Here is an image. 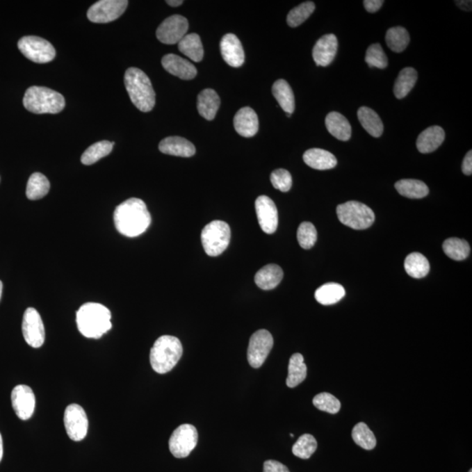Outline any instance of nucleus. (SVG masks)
<instances>
[{
    "label": "nucleus",
    "instance_id": "1",
    "mask_svg": "<svg viewBox=\"0 0 472 472\" xmlns=\"http://www.w3.org/2000/svg\"><path fill=\"white\" fill-rule=\"evenodd\" d=\"M115 229L127 237H137L151 225L152 217L146 204L140 199L125 200L115 209Z\"/></svg>",
    "mask_w": 472,
    "mask_h": 472
},
{
    "label": "nucleus",
    "instance_id": "2",
    "mask_svg": "<svg viewBox=\"0 0 472 472\" xmlns=\"http://www.w3.org/2000/svg\"><path fill=\"white\" fill-rule=\"evenodd\" d=\"M111 314L104 305L87 303L81 305L76 314L78 330L84 337L100 339L112 327Z\"/></svg>",
    "mask_w": 472,
    "mask_h": 472
},
{
    "label": "nucleus",
    "instance_id": "3",
    "mask_svg": "<svg viewBox=\"0 0 472 472\" xmlns=\"http://www.w3.org/2000/svg\"><path fill=\"white\" fill-rule=\"evenodd\" d=\"M124 84L132 104L143 112L152 111L155 106L156 94L151 80L137 67H130L124 74Z\"/></svg>",
    "mask_w": 472,
    "mask_h": 472
},
{
    "label": "nucleus",
    "instance_id": "4",
    "mask_svg": "<svg viewBox=\"0 0 472 472\" xmlns=\"http://www.w3.org/2000/svg\"><path fill=\"white\" fill-rule=\"evenodd\" d=\"M182 355L183 346L178 338L170 335L161 336L151 349L152 368L156 373L164 375L178 364Z\"/></svg>",
    "mask_w": 472,
    "mask_h": 472
},
{
    "label": "nucleus",
    "instance_id": "5",
    "mask_svg": "<svg viewBox=\"0 0 472 472\" xmlns=\"http://www.w3.org/2000/svg\"><path fill=\"white\" fill-rule=\"evenodd\" d=\"M24 107L35 114H57L65 108V98L51 88L33 86L26 91Z\"/></svg>",
    "mask_w": 472,
    "mask_h": 472
},
{
    "label": "nucleus",
    "instance_id": "6",
    "mask_svg": "<svg viewBox=\"0 0 472 472\" xmlns=\"http://www.w3.org/2000/svg\"><path fill=\"white\" fill-rule=\"evenodd\" d=\"M230 239V227L222 220H213L204 227L202 232L204 250L209 257L222 254L229 247Z\"/></svg>",
    "mask_w": 472,
    "mask_h": 472
},
{
    "label": "nucleus",
    "instance_id": "7",
    "mask_svg": "<svg viewBox=\"0 0 472 472\" xmlns=\"http://www.w3.org/2000/svg\"><path fill=\"white\" fill-rule=\"evenodd\" d=\"M339 222L352 229H368L375 220V213L365 204L358 202H348L337 208Z\"/></svg>",
    "mask_w": 472,
    "mask_h": 472
},
{
    "label": "nucleus",
    "instance_id": "8",
    "mask_svg": "<svg viewBox=\"0 0 472 472\" xmlns=\"http://www.w3.org/2000/svg\"><path fill=\"white\" fill-rule=\"evenodd\" d=\"M18 47L24 56L36 63L52 62L56 54L52 44L37 36L23 37L19 40Z\"/></svg>",
    "mask_w": 472,
    "mask_h": 472
},
{
    "label": "nucleus",
    "instance_id": "9",
    "mask_svg": "<svg viewBox=\"0 0 472 472\" xmlns=\"http://www.w3.org/2000/svg\"><path fill=\"white\" fill-rule=\"evenodd\" d=\"M198 431L191 424H182L173 431L169 440V449L177 458L188 457L198 443Z\"/></svg>",
    "mask_w": 472,
    "mask_h": 472
},
{
    "label": "nucleus",
    "instance_id": "10",
    "mask_svg": "<svg viewBox=\"0 0 472 472\" xmlns=\"http://www.w3.org/2000/svg\"><path fill=\"white\" fill-rule=\"evenodd\" d=\"M128 4L127 0H101L88 10V19L100 24L114 22L124 15Z\"/></svg>",
    "mask_w": 472,
    "mask_h": 472
},
{
    "label": "nucleus",
    "instance_id": "11",
    "mask_svg": "<svg viewBox=\"0 0 472 472\" xmlns=\"http://www.w3.org/2000/svg\"><path fill=\"white\" fill-rule=\"evenodd\" d=\"M274 345L270 332L259 330L251 336L247 348V361L253 368H259L263 365Z\"/></svg>",
    "mask_w": 472,
    "mask_h": 472
},
{
    "label": "nucleus",
    "instance_id": "12",
    "mask_svg": "<svg viewBox=\"0 0 472 472\" xmlns=\"http://www.w3.org/2000/svg\"><path fill=\"white\" fill-rule=\"evenodd\" d=\"M23 337L33 348H40L45 342V327L42 317L35 308H27L23 316Z\"/></svg>",
    "mask_w": 472,
    "mask_h": 472
},
{
    "label": "nucleus",
    "instance_id": "13",
    "mask_svg": "<svg viewBox=\"0 0 472 472\" xmlns=\"http://www.w3.org/2000/svg\"><path fill=\"white\" fill-rule=\"evenodd\" d=\"M64 425L71 440L79 441L86 437L88 420L83 407L70 404L64 413Z\"/></svg>",
    "mask_w": 472,
    "mask_h": 472
},
{
    "label": "nucleus",
    "instance_id": "14",
    "mask_svg": "<svg viewBox=\"0 0 472 472\" xmlns=\"http://www.w3.org/2000/svg\"><path fill=\"white\" fill-rule=\"evenodd\" d=\"M188 27V22L185 17L172 15L159 25L156 35L159 42L166 45H173L184 38Z\"/></svg>",
    "mask_w": 472,
    "mask_h": 472
},
{
    "label": "nucleus",
    "instance_id": "15",
    "mask_svg": "<svg viewBox=\"0 0 472 472\" xmlns=\"http://www.w3.org/2000/svg\"><path fill=\"white\" fill-rule=\"evenodd\" d=\"M12 405L20 420L31 418L35 409V396L33 389L26 385H18L13 389Z\"/></svg>",
    "mask_w": 472,
    "mask_h": 472
},
{
    "label": "nucleus",
    "instance_id": "16",
    "mask_svg": "<svg viewBox=\"0 0 472 472\" xmlns=\"http://www.w3.org/2000/svg\"><path fill=\"white\" fill-rule=\"evenodd\" d=\"M256 211L261 230L268 234L276 232L278 226V212L273 200L265 195L258 197L256 200Z\"/></svg>",
    "mask_w": 472,
    "mask_h": 472
},
{
    "label": "nucleus",
    "instance_id": "17",
    "mask_svg": "<svg viewBox=\"0 0 472 472\" xmlns=\"http://www.w3.org/2000/svg\"><path fill=\"white\" fill-rule=\"evenodd\" d=\"M338 51V39L334 35H325L316 42L312 56L318 66L327 67L334 60Z\"/></svg>",
    "mask_w": 472,
    "mask_h": 472
},
{
    "label": "nucleus",
    "instance_id": "18",
    "mask_svg": "<svg viewBox=\"0 0 472 472\" xmlns=\"http://www.w3.org/2000/svg\"><path fill=\"white\" fill-rule=\"evenodd\" d=\"M220 52L224 60L233 67H239L243 65L245 60V54L240 40L233 33H227L224 35L220 42Z\"/></svg>",
    "mask_w": 472,
    "mask_h": 472
},
{
    "label": "nucleus",
    "instance_id": "19",
    "mask_svg": "<svg viewBox=\"0 0 472 472\" xmlns=\"http://www.w3.org/2000/svg\"><path fill=\"white\" fill-rule=\"evenodd\" d=\"M162 66L168 73L182 80H192L197 76L195 65L177 54H169L163 57Z\"/></svg>",
    "mask_w": 472,
    "mask_h": 472
},
{
    "label": "nucleus",
    "instance_id": "20",
    "mask_svg": "<svg viewBox=\"0 0 472 472\" xmlns=\"http://www.w3.org/2000/svg\"><path fill=\"white\" fill-rule=\"evenodd\" d=\"M234 127L237 133L243 137H254L259 129V120L256 112L250 107L241 108L234 115Z\"/></svg>",
    "mask_w": 472,
    "mask_h": 472
},
{
    "label": "nucleus",
    "instance_id": "21",
    "mask_svg": "<svg viewBox=\"0 0 472 472\" xmlns=\"http://www.w3.org/2000/svg\"><path fill=\"white\" fill-rule=\"evenodd\" d=\"M159 151L162 154L178 156V157L190 158L195 154V145L188 139L181 137H168L159 143Z\"/></svg>",
    "mask_w": 472,
    "mask_h": 472
},
{
    "label": "nucleus",
    "instance_id": "22",
    "mask_svg": "<svg viewBox=\"0 0 472 472\" xmlns=\"http://www.w3.org/2000/svg\"><path fill=\"white\" fill-rule=\"evenodd\" d=\"M446 138V132L440 127H431L424 130L417 138L416 146L421 154H430L440 147Z\"/></svg>",
    "mask_w": 472,
    "mask_h": 472
},
{
    "label": "nucleus",
    "instance_id": "23",
    "mask_svg": "<svg viewBox=\"0 0 472 472\" xmlns=\"http://www.w3.org/2000/svg\"><path fill=\"white\" fill-rule=\"evenodd\" d=\"M303 158L308 166L320 171L334 168L338 163L334 154L318 148L310 149L305 152Z\"/></svg>",
    "mask_w": 472,
    "mask_h": 472
},
{
    "label": "nucleus",
    "instance_id": "24",
    "mask_svg": "<svg viewBox=\"0 0 472 472\" xmlns=\"http://www.w3.org/2000/svg\"><path fill=\"white\" fill-rule=\"evenodd\" d=\"M284 277L283 270L277 264H268L257 271L254 282L257 286L264 291L273 290L281 283Z\"/></svg>",
    "mask_w": 472,
    "mask_h": 472
},
{
    "label": "nucleus",
    "instance_id": "25",
    "mask_svg": "<svg viewBox=\"0 0 472 472\" xmlns=\"http://www.w3.org/2000/svg\"><path fill=\"white\" fill-rule=\"evenodd\" d=\"M329 133L341 141H348L352 136V127L344 115L339 112L332 111L325 118Z\"/></svg>",
    "mask_w": 472,
    "mask_h": 472
},
{
    "label": "nucleus",
    "instance_id": "26",
    "mask_svg": "<svg viewBox=\"0 0 472 472\" xmlns=\"http://www.w3.org/2000/svg\"><path fill=\"white\" fill-rule=\"evenodd\" d=\"M220 105L218 94L211 88H206L200 93L197 108L200 115L206 120H213L215 117Z\"/></svg>",
    "mask_w": 472,
    "mask_h": 472
},
{
    "label": "nucleus",
    "instance_id": "27",
    "mask_svg": "<svg viewBox=\"0 0 472 472\" xmlns=\"http://www.w3.org/2000/svg\"><path fill=\"white\" fill-rule=\"evenodd\" d=\"M307 376V366L301 353H294L290 359L286 384L288 388H296Z\"/></svg>",
    "mask_w": 472,
    "mask_h": 472
},
{
    "label": "nucleus",
    "instance_id": "28",
    "mask_svg": "<svg viewBox=\"0 0 472 472\" xmlns=\"http://www.w3.org/2000/svg\"><path fill=\"white\" fill-rule=\"evenodd\" d=\"M358 118L359 122L373 138H380L383 133L384 127L379 115L372 108L368 107H361L358 111Z\"/></svg>",
    "mask_w": 472,
    "mask_h": 472
},
{
    "label": "nucleus",
    "instance_id": "29",
    "mask_svg": "<svg viewBox=\"0 0 472 472\" xmlns=\"http://www.w3.org/2000/svg\"><path fill=\"white\" fill-rule=\"evenodd\" d=\"M272 93L278 104L287 114L295 111V97L290 84L283 79L277 80L273 84Z\"/></svg>",
    "mask_w": 472,
    "mask_h": 472
},
{
    "label": "nucleus",
    "instance_id": "30",
    "mask_svg": "<svg viewBox=\"0 0 472 472\" xmlns=\"http://www.w3.org/2000/svg\"><path fill=\"white\" fill-rule=\"evenodd\" d=\"M345 291L341 284L329 283L322 285L315 291L316 300L323 305H332L345 297Z\"/></svg>",
    "mask_w": 472,
    "mask_h": 472
},
{
    "label": "nucleus",
    "instance_id": "31",
    "mask_svg": "<svg viewBox=\"0 0 472 472\" xmlns=\"http://www.w3.org/2000/svg\"><path fill=\"white\" fill-rule=\"evenodd\" d=\"M418 78L417 71L413 67H406L400 71L393 86V93L398 99H402L412 90Z\"/></svg>",
    "mask_w": 472,
    "mask_h": 472
},
{
    "label": "nucleus",
    "instance_id": "32",
    "mask_svg": "<svg viewBox=\"0 0 472 472\" xmlns=\"http://www.w3.org/2000/svg\"><path fill=\"white\" fill-rule=\"evenodd\" d=\"M179 50L195 63L202 62L204 49L200 37L197 33L186 35L179 43Z\"/></svg>",
    "mask_w": 472,
    "mask_h": 472
},
{
    "label": "nucleus",
    "instance_id": "33",
    "mask_svg": "<svg viewBox=\"0 0 472 472\" xmlns=\"http://www.w3.org/2000/svg\"><path fill=\"white\" fill-rule=\"evenodd\" d=\"M396 188L400 195L409 199H422L429 195L425 183L417 179H402L396 183Z\"/></svg>",
    "mask_w": 472,
    "mask_h": 472
},
{
    "label": "nucleus",
    "instance_id": "34",
    "mask_svg": "<svg viewBox=\"0 0 472 472\" xmlns=\"http://www.w3.org/2000/svg\"><path fill=\"white\" fill-rule=\"evenodd\" d=\"M406 272L411 277L423 278L430 272V266L429 261L423 254L420 253H411L406 257L404 263Z\"/></svg>",
    "mask_w": 472,
    "mask_h": 472
},
{
    "label": "nucleus",
    "instance_id": "35",
    "mask_svg": "<svg viewBox=\"0 0 472 472\" xmlns=\"http://www.w3.org/2000/svg\"><path fill=\"white\" fill-rule=\"evenodd\" d=\"M49 189L50 183L45 175L40 172L33 173L27 182V199L31 200L42 199L49 193Z\"/></svg>",
    "mask_w": 472,
    "mask_h": 472
},
{
    "label": "nucleus",
    "instance_id": "36",
    "mask_svg": "<svg viewBox=\"0 0 472 472\" xmlns=\"http://www.w3.org/2000/svg\"><path fill=\"white\" fill-rule=\"evenodd\" d=\"M115 143L100 141L90 146L81 156V161L85 165H91L99 161L101 158L106 157L113 149Z\"/></svg>",
    "mask_w": 472,
    "mask_h": 472
},
{
    "label": "nucleus",
    "instance_id": "37",
    "mask_svg": "<svg viewBox=\"0 0 472 472\" xmlns=\"http://www.w3.org/2000/svg\"><path fill=\"white\" fill-rule=\"evenodd\" d=\"M410 37L409 33L402 26H395L388 30L386 35V42L390 49L396 53H402L409 46Z\"/></svg>",
    "mask_w": 472,
    "mask_h": 472
},
{
    "label": "nucleus",
    "instance_id": "38",
    "mask_svg": "<svg viewBox=\"0 0 472 472\" xmlns=\"http://www.w3.org/2000/svg\"><path fill=\"white\" fill-rule=\"evenodd\" d=\"M352 437L355 443L362 449L371 450L376 446V437L364 423L356 424L352 429Z\"/></svg>",
    "mask_w": 472,
    "mask_h": 472
},
{
    "label": "nucleus",
    "instance_id": "39",
    "mask_svg": "<svg viewBox=\"0 0 472 472\" xmlns=\"http://www.w3.org/2000/svg\"><path fill=\"white\" fill-rule=\"evenodd\" d=\"M444 253L455 261L466 259L470 254V245L466 241L459 238L447 239L443 244Z\"/></svg>",
    "mask_w": 472,
    "mask_h": 472
},
{
    "label": "nucleus",
    "instance_id": "40",
    "mask_svg": "<svg viewBox=\"0 0 472 472\" xmlns=\"http://www.w3.org/2000/svg\"><path fill=\"white\" fill-rule=\"evenodd\" d=\"M318 443L315 437L310 434H304L292 447V453L301 459H309L317 450Z\"/></svg>",
    "mask_w": 472,
    "mask_h": 472
},
{
    "label": "nucleus",
    "instance_id": "41",
    "mask_svg": "<svg viewBox=\"0 0 472 472\" xmlns=\"http://www.w3.org/2000/svg\"><path fill=\"white\" fill-rule=\"evenodd\" d=\"M315 4L314 2L307 1L302 3L301 5L291 10L287 16V23L291 27H297L303 24L308 19L315 11Z\"/></svg>",
    "mask_w": 472,
    "mask_h": 472
},
{
    "label": "nucleus",
    "instance_id": "42",
    "mask_svg": "<svg viewBox=\"0 0 472 472\" xmlns=\"http://www.w3.org/2000/svg\"><path fill=\"white\" fill-rule=\"evenodd\" d=\"M365 60L370 67H378L380 70L386 69L389 64L388 57L378 43L373 44L368 47Z\"/></svg>",
    "mask_w": 472,
    "mask_h": 472
},
{
    "label": "nucleus",
    "instance_id": "43",
    "mask_svg": "<svg viewBox=\"0 0 472 472\" xmlns=\"http://www.w3.org/2000/svg\"><path fill=\"white\" fill-rule=\"evenodd\" d=\"M317 230L314 224L305 222L298 229V241L304 250H310L317 242Z\"/></svg>",
    "mask_w": 472,
    "mask_h": 472
},
{
    "label": "nucleus",
    "instance_id": "44",
    "mask_svg": "<svg viewBox=\"0 0 472 472\" xmlns=\"http://www.w3.org/2000/svg\"><path fill=\"white\" fill-rule=\"evenodd\" d=\"M312 402L318 409L329 414H337L341 407L339 399L329 393H318L314 397Z\"/></svg>",
    "mask_w": 472,
    "mask_h": 472
},
{
    "label": "nucleus",
    "instance_id": "45",
    "mask_svg": "<svg viewBox=\"0 0 472 472\" xmlns=\"http://www.w3.org/2000/svg\"><path fill=\"white\" fill-rule=\"evenodd\" d=\"M270 181L275 188L280 190L281 192L286 193L290 191L292 186V177L291 173L284 169H277L271 173Z\"/></svg>",
    "mask_w": 472,
    "mask_h": 472
},
{
    "label": "nucleus",
    "instance_id": "46",
    "mask_svg": "<svg viewBox=\"0 0 472 472\" xmlns=\"http://www.w3.org/2000/svg\"><path fill=\"white\" fill-rule=\"evenodd\" d=\"M263 472H291L287 466L276 460H267L263 464Z\"/></svg>",
    "mask_w": 472,
    "mask_h": 472
},
{
    "label": "nucleus",
    "instance_id": "47",
    "mask_svg": "<svg viewBox=\"0 0 472 472\" xmlns=\"http://www.w3.org/2000/svg\"><path fill=\"white\" fill-rule=\"evenodd\" d=\"M383 3H384L383 0H365L363 5H364L366 11L373 13L378 11L382 8Z\"/></svg>",
    "mask_w": 472,
    "mask_h": 472
},
{
    "label": "nucleus",
    "instance_id": "48",
    "mask_svg": "<svg viewBox=\"0 0 472 472\" xmlns=\"http://www.w3.org/2000/svg\"><path fill=\"white\" fill-rule=\"evenodd\" d=\"M462 171L465 175L470 176L472 173V152L469 151L463 161Z\"/></svg>",
    "mask_w": 472,
    "mask_h": 472
},
{
    "label": "nucleus",
    "instance_id": "49",
    "mask_svg": "<svg viewBox=\"0 0 472 472\" xmlns=\"http://www.w3.org/2000/svg\"><path fill=\"white\" fill-rule=\"evenodd\" d=\"M456 4L464 11H471V1H456Z\"/></svg>",
    "mask_w": 472,
    "mask_h": 472
},
{
    "label": "nucleus",
    "instance_id": "50",
    "mask_svg": "<svg viewBox=\"0 0 472 472\" xmlns=\"http://www.w3.org/2000/svg\"><path fill=\"white\" fill-rule=\"evenodd\" d=\"M169 6H173V8H176V6H179L183 4L182 0H168L166 1Z\"/></svg>",
    "mask_w": 472,
    "mask_h": 472
},
{
    "label": "nucleus",
    "instance_id": "51",
    "mask_svg": "<svg viewBox=\"0 0 472 472\" xmlns=\"http://www.w3.org/2000/svg\"><path fill=\"white\" fill-rule=\"evenodd\" d=\"M3 453H4V449H3V439L1 434H0V462H1L3 458Z\"/></svg>",
    "mask_w": 472,
    "mask_h": 472
},
{
    "label": "nucleus",
    "instance_id": "52",
    "mask_svg": "<svg viewBox=\"0 0 472 472\" xmlns=\"http://www.w3.org/2000/svg\"><path fill=\"white\" fill-rule=\"evenodd\" d=\"M2 291H3V284L2 282L0 281V300H1Z\"/></svg>",
    "mask_w": 472,
    "mask_h": 472
},
{
    "label": "nucleus",
    "instance_id": "53",
    "mask_svg": "<svg viewBox=\"0 0 472 472\" xmlns=\"http://www.w3.org/2000/svg\"><path fill=\"white\" fill-rule=\"evenodd\" d=\"M469 472H472V470L469 471Z\"/></svg>",
    "mask_w": 472,
    "mask_h": 472
}]
</instances>
